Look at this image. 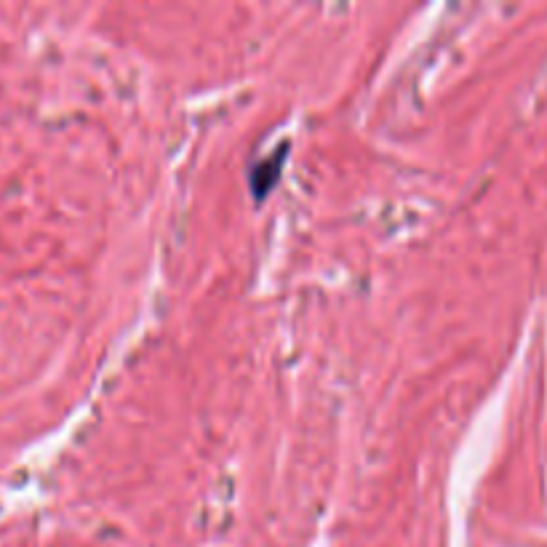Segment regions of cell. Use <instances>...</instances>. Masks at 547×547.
I'll return each mask as SVG.
<instances>
[{"instance_id": "6da1fadb", "label": "cell", "mask_w": 547, "mask_h": 547, "mask_svg": "<svg viewBox=\"0 0 547 547\" xmlns=\"http://www.w3.org/2000/svg\"><path fill=\"white\" fill-rule=\"evenodd\" d=\"M278 169H281V158L275 161V155L270 158L267 163H262L257 171H254V177H251V182H254V193L262 198V195H267V190H270V185H273L275 179H278Z\"/></svg>"}]
</instances>
